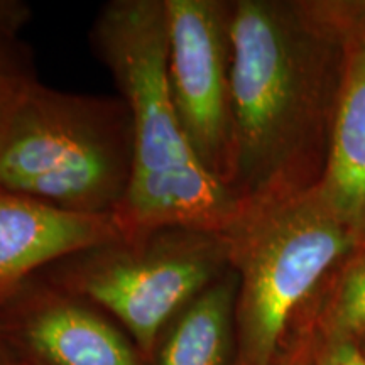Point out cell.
I'll return each instance as SVG.
<instances>
[{
  "instance_id": "cell-10",
  "label": "cell",
  "mask_w": 365,
  "mask_h": 365,
  "mask_svg": "<svg viewBox=\"0 0 365 365\" xmlns=\"http://www.w3.org/2000/svg\"><path fill=\"white\" fill-rule=\"evenodd\" d=\"M235 272L228 271L175 318L158 365H227L237 303Z\"/></svg>"
},
{
  "instance_id": "cell-2",
  "label": "cell",
  "mask_w": 365,
  "mask_h": 365,
  "mask_svg": "<svg viewBox=\"0 0 365 365\" xmlns=\"http://www.w3.org/2000/svg\"><path fill=\"white\" fill-rule=\"evenodd\" d=\"M232 178L242 207L307 190L304 163L323 88V29L313 7L230 2Z\"/></svg>"
},
{
  "instance_id": "cell-1",
  "label": "cell",
  "mask_w": 365,
  "mask_h": 365,
  "mask_svg": "<svg viewBox=\"0 0 365 365\" xmlns=\"http://www.w3.org/2000/svg\"><path fill=\"white\" fill-rule=\"evenodd\" d=\"M90 44L130 113L134 166L113 213L122 237L161 227L225 234L240 205L202 166L176 115L164 0H110L95 17Z\"/></svg>"
},
{
  "instance_id": "cell-12",
  "label": "cell",
  "mask_w": 365,
  "mask_h": 365,
  "mask_svg": "<svg viewBox=\"0 0 365 365\" xmlns=\"http://www.w3.org/2000/svg\"><path fill=\"white\" fill-rule=\"evenodd\" d=\"M38 81L26 44L0 53V135L29 86Z\"/></svg>"
},
{
  "instance_id": "cell-4",
  "label": "cell",
  "mask_w": 365,
  "mask_h": 365,
  "mask_svg": "<svg viewBox=\"0 0 365 365\" xmlns=\"http://www.w3.org/2000/svg\"><path fill=\"white\" fill-rule=\"evenodd\" d=\"M242 365H272L287 325L359 240L313 186L240 208L225 232Z\"/></svg>"
},
{
  "instance_id": "cell-15",
  "label": "cell",
  "mask_w": 365,
  "mask_h": 365,
  "mask_svg": "<svg viewBox=\"0 0 365 365\" xmlns=\"http://www.w3.org/2000/svg\"><path fill=\"white\" fill-rule=\"evenodd\" d=\"M0 365H19L17 360L14 359L11 350H9L2 341H0Z\"/></svg>"
},
{
  "instance_id": "cell-16",
  "label": "cell",
  "mask_w": 365,
  "mask_h": 365,
  "mask_svg": "<svg viewBox=\"0 0 365 365\" xmlns=\"http://www.w3.org/2000/svg\"><path fill=\"white\" fill-rule=\"evenodd\" d=\"M364 352H365V350H364Z\"/></svg>"
},
{
  "instance_id": "cell-6",
  "label": "cell",
  "mask_w": 365,
  "mask_h": 365,
  "mask_svg": "<svg viewBox=\"0 0 365 365\" xmlns=\"http://www.w3.org/2000/svg\"><path fill=\"white\" fill-rule=\"evenodd\" d=\"M168 81L176 115L202 166L232 178L230 2L164 0Z\"/></svg>"
},
{
  "instance_id": "cell-7",
  "label": "cell",
  "mask_w": 365,
  "mask_h": 365,
  "mask_svg": "<svg viewBox=\"0 0 365 365\" xmlns=\"http://www.w3.org/2000/svg\"><path fill=\"white\" fill-rule=\"evenodd\" d=\"M0 341L34 365H139L108 319L38 274L0 303Z\"/></svg>"
},
{
  "instance_id": "cell-11",
  "label": "cell",
  "mask_w": 365,
  "mask_h": 365,
  "mask_svg": "<svg viewBox=\"0 0 365 365\" xmlns=\"http://www.w3.org/2000/svg\"><path fill=\"white\" fill-rule=\"evenodd\" d=\"M323 322L327 339L359 340L365 335V257L345 272Z\"/></svg>"
},
{
  "instance_id": "cell-3",
  "label": "cell",
  "mask_w": 365,
  "mask_h": 365,
  "mask_svg": "<svg viewBox=\"0 0 365 365\" xmlns=\"http://www.w3.org/2000/svg\"><path fill=\"white\" fill-rule=\"evenodd\" d=\"M134 135L120 97L38 80L0 135V188L73 215H113L129 190Z\"/></svg>"
},
{
  "instance_id": "cell-8",
  "label": "cell",
  "mask_w": 365,
  "mask_h": 365,
  "mask_svg": "<svg viewBox=\"0 0 365 365\" xmlns=\"http://www.w3.org/2000/svg\"><path fill=\"white\" fill-rule=\"evenodd\" d=\"M118 237L113 215H73L0 188V303L59 259Z\"/></svg>"
},
{
  "instance_id": "cell-5",
  "label": "cell",
  "mask_w": 365,
  "mask_h": 365,
  "mask_svg": "<svg viewBox=\"0 0 365 365\" xmlns=\"http://www.w3.org/2000/svg\"><path fill=\"white\" fill-rule=\"evenodd\" d=\"M228 271L223 234L161 227L81 249L38 276L102 307L127 328L144 357H150L171 319Z\"/></svg>"
},
{
  "instance_id": "cell-9",
  "label": "cell",
  "mask_w": 365,
  "mask_h": 365,
  "mask_svg": "<svg viewBox=\"0 0 365 365\" xmlns=\"http://www.w3.org/2000/svg\"><path fill=\"white\" fill-rule=\"evenodd\" d=\"M313 188L365 244V36L346 66L325 170Z\"/></svg>"
},
{
  "instance_id": "cell-14",
  "label": "cell",
  "mask_w": 365,
  "mask_h": 365,
  "mask_svg": "<svg viewBox=\"0 0 365 365\" xmlns=\"http://www.w3.org/2000/svg\"><path fill=\"white\" fill-rule=\"evenodd\" d=\"M317 365H365V352L359 340L327 339Z\"/></svg>"
},
{
  "instance_id": "cell-13",
  "label": "cell",
  "mask_w": 365,
  "mask_h": 365,
  "mask_svg": "<svg viewBox=\"0 0 365 365\" xmlns=\"http://www.w3.org/2000/svg\"><path fill=\"white\" fill-rule=\"evenodd\" d=\"M33 17V9L22 0H0V53L22 46L21 34Z\"/></svg>"
}]
</instances>
